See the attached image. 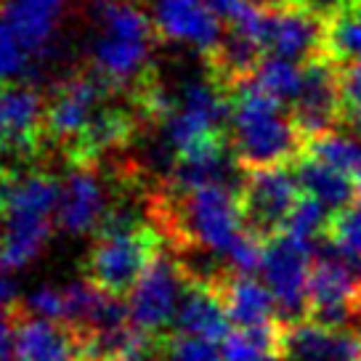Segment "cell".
<instances>
[{
	"label": "cell",
	"mask_w": 361,
	"mask_h": 361,
	"mask_svg": "<svg viewBox=\"0 0 361 361\" xmlns=\"http://www.w3.org/2000/svg\"><path fill=\"white\" fill-rule=\"evenodd\" d=\"M303 197V186L290 165H271V168L247 170L239 180V202L245 228L271 239L282 234L298 200Z\"/></svg>",
	"instance_id": "cell-6"
},
{
	"label": "cell",
	"mask_w": 361,
	"mask_h": 361,
	"mask_svg": "<svg viewBox=\"0 0 361 361\" xmlns=\"http://www.w3.org/2000/svg\"><path fill=\"white\" fill-rule=\"evenodd\" d=\"M204 3H207V6H210V8L224 19V22L231 24L239 13H242V8L247 6L250 0H204Z\"/></svg>",
	"instance_id": "cell-31"
},
{
	"label": "cell",
	"mask_w": 361,
	"mask_h": 361,
	"mask_svg": "<svg viewBox=\"0 0 361 361\" xmlns=\"http://www.w3.org/2000/svg\"><path fill=\"white\" fill-rule=\"evenodd\" d=\"M152 19L159 37L192 45L202 56H210L226 35L221 16L204 0H152Z\"/></svg>",
	"instance_id": "cell-11"
},
{
	"label": "cell",
	"mask_w": 361,
	"mask_h": 361,
	"mask_svg": "<svg viewBox=\"0 0 361 361\" xmlns=\"http://www.w3.org/2000/svg\"><path fill=\"white\" fill-rule=\"evenodd\" d=\"M183 290H186V271L170 255L157 250V255L149 260V266L128 295L130 322L152 335L162 332L168 324H176Z\"/></svg>",
	"instance_id": "cell-9"
},
{
	"label": "cell",
	"mask_w": 361,
	"mask_h": 361,
	"mask_svg": "<svg viewBox=\"0 0 361 361\" xmlns=\"http://www.w3.org/2000/svg\"><path fill=\"white\" fill-rule=\"evenodd\" d=\"M293 120L303 138L343 128L345 99H343V64L327 51L303 61V85L290 104Z\"/></svg>",
	"instance_id": "cell-7"
},
{
	"label": "cell",
	"mask_w": 361,
	"mask_h": 361,
	"mask_svg": "<svg viewBox=\"0 0 361 361\" xmlns=\"http://www.w3.org/2000/svg\"><path fill=\"white\" fill-rule=\"evenodd\" d=\"M252 3H269V0H252Z\"/></svg>",
	"instance_id": "cell-34"
},
{
	"label": "cell",
	"mask_w": 361,
	"mask_h": 361,
	"mask_svg": "<svg viewBox=\"0 0 361 361\" xmlns=\"http://www.w3.org/2000/svg\"><path fill=\"white\" fill-rule=\"evenodd\" d=\"M329 213H332V210H329L322 200H316L314 194L303 192V197L298 200L293 215H290V221L284 226V234H293V237H298V239L314 242V237H322V234H324Z\"/></svg>",
	"instance_id": "cell-24"
},
{
	"label": "cell",
	"mask_w": 361,
	"mask_h": 361,
	"mask_svg": "<svg viewBox=\"0 0 361 361\" xmlns=\"http://www.w3.org/2000/svg\"><path fill=\"white\" fill-rule=\"evenodd\" d=\"M324 237L335 242L340 250H345L348 255L361 260V200L343 210L329 213Z\"/></svg>",
	"instance_id": "cell-25"
},
{
	"label": "cell",
	"mask_w": 361,
	"mask_h": 361,
	"mask_svg": "<svg viewBox=\"0 0 361 361\" xmlns=\"http://www.w3.org/2000/svg\"><path fill=\"white\" fill-rule=\"evenodd\" d=\"M293 168L298 180H300V186H303V192L314 194L316 200H322L332 213L359 202V192H356L353 178H350L348 173H343L340 168H335V165L324 162V159L303 152L293 162Z\"/></svg>",
	"instance_id": "cell-20"
},
{
	"label": "cell",
	"mask_w": 361,
	"mask_h": 361,
	"mask_svg": "<svg viewBox=\"0 0 361 361\" xmlns=\"http://www.w3.org/2000/svg\"><path fill=\"white\" fill-rule=\"evenodd\" d=\"M154 255L157 239L149 226L138 224L133 215H109L90 250L88 279L106 293L123 298L130 295Z\"/></svg>",
	"instance_id": "cell-4"
},
{
	"label": "cell",
	"mask_w": 361,
	"mask_h": 361,
	"mask_svg": "<svg viewBox=\"0 0 361 361\" xmlns=\"http://www.w3.org/2000/svg\"><path fill=\"white\" fill-rule=\"evenodd\" d=\"M16 361H85L80 332L45 316H24L16 322Z\"/></svg>",
	"instance_id": "cell-14"
},
{
	"label": "cell",
	"mask_w": 361,
	"mask_h": 361,
	"mask_svg": "<svg viewBox=\"0 0 361 361\" xmlns=\"http://www.w3.org/2000/svg\"><path fill=\"white\" fill-rule=\"evenodd\" d=\"M106 82H104L96 72L93 75H72L56 88L54 99L45 109V133L54 135L56 141L64 144H78L82 133L88 130L90 120L102 109L104 93H106Z\"/></svg>",
	"instance_id": "cell-10"
},
{
	"label": "cell",
	"mask_w": 361,
	"mask_h": 361,
	"mask_svg": "<svg viewBox=\"0 0 361 361\" xmlns=\"http://www.w3.org/2000/svg\"><path fill=\"white\" fill-rule=\"evenodd\" d=\"M45 123L43 99L30 85L0 82V152H30Z\"/></svg>",
	"instance_id": "cell-13"
},
{
	"label": "cell",
	"mask_w": 361,
	"mask_h": 361,
	"mask_svg": "<svg viewBox=\"0 0 361 361\" xmlns=\"http://www.w3.org/2000/svg\"><path fill=\"white\" fill-rule=\"evenodd\" d=\"M64 6L67 0H6L3 22L19 35V40L37 59L51 51Z\"/></svg>",
	"instance_id": "cell-18"
},
{
	"label": "cell",
	"mask_w": 361,
	"mask_h": 361,
	"mask_svg": "<svg viewBox=\"0 0 361 361\" xmlns=\"http://www.w3.org/2000/svg\"><path fill=\"white\" fill-rule=\"evenodd\" d=\"M16 284L13 279L8 276V271H0V308H8L13 303V298H16Z\"/></svg>",
	"instance_id": "cell-32"
},
{
	"label": "cell",
	"mask_w": 361,
	"mask_h": 361,
	"mask_svg": "<svg viewBox=\"0 0 361 361\" xmlns=\"http://www.w3.org/2000/svg\"><path fill=\"white\" fill-rule=\"evenodd\" d=\"M59 200L61 183L45 173H30L0 186V271H19L43 252Z\"/></svg>",
	"instance_id": "cell-3"
},
{
	"label": "cell",
	"mask_w": 361,
	"mask_h": 361,
	"mask_svg": "<svg viewBox=\"0 0 361 361\" xmlns=\"http://www.w3.org/2000/svg\"><path fill=\"white\" fill-rule=\"evenodd\" d=\"M32 59L35 56L30 54V48L19 40V35L0 19V80L22 78L24 72L30 69Z\"/></svg>",
	"instance_id": "cell-26"
},
{
	"label": "cell",
	"mask_w": 361,
	"mask_h": 361,
	"mask_svg": "<svg viewBox=\"0 0 361 361\" xmlns=\"http://www.w3.org/2000/svg\"><path fill=\"white\" fill-rule=\"evenodd\" d=\"M213 287L224 300L231 324L237 327H258L282 316L271 287L258 282L255 274H242L231 269L221 274Z\"/></svg>",
	"instance_id": "cell-15"
},
{
	"label": "cell",
	"mask_w": 361,
	"mask_h": 361,
	"mask_svg": "<svg viewBox=\"0 0 361 361\" xmlns=\"http://www.w3.org/2000/svg\"><path fill=\"white\" fill-rule=\"evenodd\" d=\"M284 361H361L356 327H327L311 319L290 322Z\"/></svg>",
	"instance_id": "cell-12"
},
{
	"label": "cell",
	"mask_w": 361,
	"mask_h": 361,
	"mask_svg": "<svg viewBox=\"0 0 361 361\" xmlns=\"http://www.w3.org/2000/svg\"><path fill=\"white\" fill-rule=\"evenodd\" d=\"M133 361H147V356H144V359H133Z\"/></svg>",
	"instance_id": "cell-35"
},
{
	"label": "cell",
	"mask_w": 361,
	"mask_h": 361,
	"mask_svg": "<svg viewBox=\"0 0 361 361\" xmlns=\"http://www.w3.org/2000/svg\"><path fill=\"white\" fill-rule=\"evenodd\" d=\"M228 324H231V319H228V311H226L218 290H215L213 284L189 276L183 298H180L178 314H176L178 332L221 343L231 332Z\"/></svg>",
	"instance_id": "cell-17"
},
{
	"label": "cell",
	"mask_w": 361,
	"mask_h": 361,
	"mask_svg": "<svg viewBox=\"0 0 361 361\" xmlns=\"http://www.w3.org/2000/svg\"><path fill=\"white\" fill-rule=\"evenodd\" d=\"M0 361H16V324L6 308H0Z\"/></svg>",
	"instance_id": "cell-30"
},
{
	"label": "cell",
	"mask_w": 361,
	"mask_h": 361,
	"mask_svg": "<svg viewBox=\"0 0 361 361\" xmlns=\"http://www.w3.org/2000/svg\"><path fill=\"white\" fill-rule=\"evenodd\" d=\"M157 27L133 0H96L90 56L109 88L144 85Z\"/></svg>",
	"instance_id": "cell-2"
},
{
	"label": "cell",
	"mask_w": 361,
	"mask_h": 361,
	"mask_svg": "<svg viewBox=\"0 0 361 361\" xmlns=\"http://www.w3.org/2000/svg\"><path fill=\"white\" fill-rule=\"evenodd\" d=\"M287 319H274L258 327L231 329L218 345L224 361H284L287 353Z\"/></svg>",
	"instance_id": "cell-19"
},
{
	"label": "cell",
	"mask_w": 361,
	"mask_h": 361,
	"mask_svg": "<svg viewBox=\"0 0 361 361\" xmlns=\"http://www.w3.org/2000/svg\"><path fill=\"white\" fill-rule=\"evenodd\" d=\"M305 154L324 159L329 165L340 168L343 173H348L350 178L356 176V170L361 168V141L353 135H345L343 130H329V133L314 135L308 138L303 147Z\"/></svg>",
	"instance_id": "cell-23"
},
{
	"label": "cell",
	"mask_w": 361,
	"mask_h": 361,
	"mask_svg": "<svg viewBox=\"0 0 361 361\" xmlns=\"http://www.w3.org/2000/svg\"><path fill=\"white\" fill-rule=\"evenodd\" d=\"M106 210V194L102 178L88 168H78L61 183L56 224L67 234H88L102 224Z\"/></svg>",
	"instance_id": "cell-16"
},
{
	"label": "cell",
	"mask_w": 361,
	"mask_h": 361,
	"mask_svg": "<svg viewBox=\"0 0 361 361\" xmlns=\"http://www.w3.org/2000/svg\"><path fill=\"white\" fill-rule=\"evenodd\" d=\"M343 99H345V112L361 109V61L343 64Z\"/></svg>",
	"instance_id": "cell-29"
},
{
	"label": "cell",
	"mask_w": 361,
	"mask_h": 361,
	"mask_svg": "<svg viewBox=\"0 0 361 361\" xmlns=\"http://www.w3.org/2000/svg\"><path fill=\"white\" fill-rule=\"evenodd\" d=\"M314 260V242L293 234H276L266 242L263 279L276 298L279 314L287 322L308 319V276Z\"/></svg>",
	"instance_id": "cell-8"
},
{
	"label": "cell",
	"mask_w": 361,
	"mask_h": 361,
	"mask_svg": "<svg viewBox=\"0 0 361 361\" xmlns=\"http://www.w3.org/2000/svg\"><path fill=\"white\" fill-rule=\"evenodd\" d=\"M168 356L170 361H224L218 343L197 338V335H186V332H178L170 340Z\"/></svg>",
	"instance_id": "cell-27"
},
{
	"label": "cell",
	"mask_w": 361,
	"mask_h": 361,
	"mask_svg": "<svg viewBox=\"0 0 361 361\" xmlns=\"http://www.w3.org/2000/svg\"><path fill=\"white\" fill-rule=\"evenodd\" d=\"M27 308L37 316H45V319L64 322V319H67V298H64V290L43 287V290H37V293L30 295Z\"/></svg>",
	"instance_id": "cell-28"
},
{
	"label": "cell",
	"mask_w": 361,
	"mask_h": 361,
	"mask_svg": "<svg viewBox=\"0 0 361 361\" xmlns=\"http://www.w3.org/2000/svg\"><path fill=\"white\" fill-rule=\"evenodd\" d=\"M252 80L263 90H269L271 96H276L279 102L293 104L298 99V93H300V85H303V67L295 59H284L271 54L269 59L260 61V67L255 69Z\"/></svg>",
	"instance_id": "cell-22"
},
{
	"label": "cell",
	"mask_w": 361,
	"mask_h": 361,
	"mask_svg": "<svg viewBox=\"0 0 361 361\" xmlns=\"http://www.w3.org/2000/svg\"><path fill=\"white\" fill-rule=\"evenodd\" d=\"M324 51L340 64L361 61V0H343L327 13Z\"/></svg>",
	"instance_id": "cell-21"
},
{
	"label": "cell",
	"mask_w": 361,
	"mask_h": 361,
	"mask_svg": "<svg viewBox=\"0 0 361 361\" xmlns=\"http://www.w3.org/2000/svg\"><path fill=\"white\" fill-rule=\"evenodd\" d=\"M178 226L189 247H207L228 255L245 231L239 186L202 183L189 192H178Z\"/></svg>",
	"instance_id": "cell-5"
},
{
	"label": "cell",
	"mask_w": 361,
	"mask_h": 361,
	"mask_svg": "<svg viewBox=\"0 0 361 361\" xmlns=\"http://www.w3.org/2000/svg\"><path fill=\"white\" fill-rule=\"evenodd\" d=\"M343 128H348L350 133L361 141V109L359 112H345V117H343Z\"/></svg>",
	"instance_id": "cell-33"
},
{
	"label": "cell",
	"mask_w": 361,
	"mask_h": 361,
	"mask_svg": "<svg viewBox=\"0 0 361 361\" xmlns=\"http://www.w3.org/2000/svg\"><path fill=\"white\" fill-rule=\"evenodd\" d=\"M287 104L250 78L231 88L228 141L242 173L271 165H293L303 154L305 138Z\"/></svg>",
	"instance_id": "cell-1"
}]
</instances>
